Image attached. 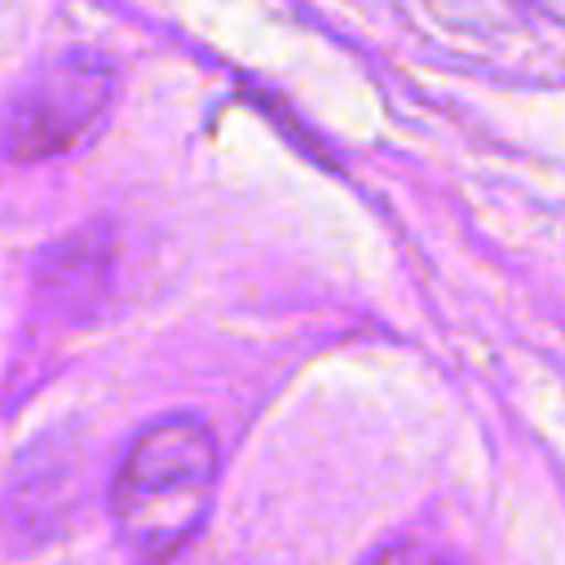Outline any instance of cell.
<instances>
[{
    "instance_id": "2",
    "label": "cell",
    "mask_w": 565,
    "mask_h": 565,
    "mask_svg": "<svg viewBox=\"0 0 565 565\" xmlns=\"http://www.w3.org/2000/svg\"><path fill=\"white\" fill-rule=\"evenodd\" d=\"M119 97V71L102 53H62L13 102L4 124L9 159H53L84 146Z\"/></svg>"
},
{
    "instance_id": "1",
    "label": "cell",
    "mask_w": 565,
    "mask_h": 565,
    "mask_svg": "<svg viewBox=\"0 0 565 565\" xmlns=\"http://www.w3.org/2000/svg\"><path fill=\"white\" fill-rule=\"evenodd\" d=\"M212 486L216 437L207 424L194 415L159 419L128 446L115 472V525L141 556H172L199 534L212 508Z\"/></svg>"
},
{
    "instance_id": "3",
    "label": "cell",
    "mask_w": 565,
    "mask_h": 565,
    "mask_svg": "<svg viewBox=\"0 0 565 565\" xmlns=\"http://www.w3.org/2000/svg\"><path fill=\"white\" fill-rule=\"evenodd\" d=\"M530 4H539L547 18H556V0H530Z\"/></svg>"
}]
</instances>
